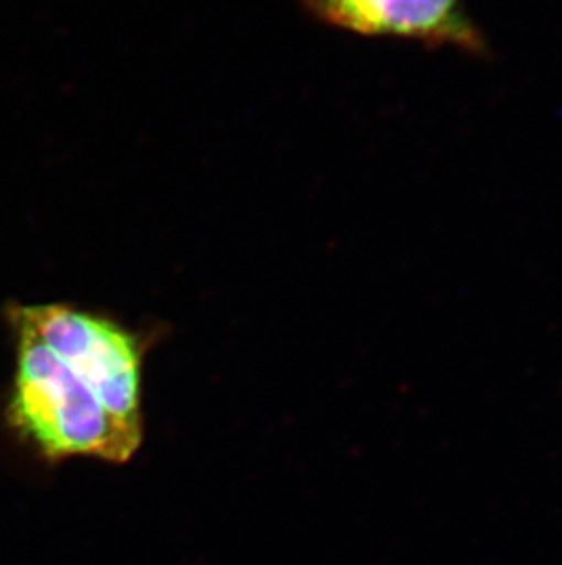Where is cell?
Segmentation results:
<instances>
[{
	"label": "cell",
	"instance_id": "3",
	"mask_svg": "<svg viewBox=\"0 0 562 565\" xmlns=\"http://www.w3.org/2000/svg\"><path fill=\"white\" fill-rule=\"evenodd\" d=\"M318 21L366 38H397L428 49L489 54L464 0H300Z\"/></svg>",
	"mask_w": 562,
	"mask_h": 565
},
{
	"label": "cell",
	"instance_id": "1",
	"mask_svg": "<svg viewBox=\"0 0 562 565\" xmlns=\"http://www.w3.org/2000/svg\"><path fill=\"white\" fill-rule=\"evenodd\" d=\"M11 328L17 337L11 425L48 458L94 456L114 463L132 458L143 434L122 427L33 331L19 324Z\"/></svg>",
	"mask_w": 562,
	"mask_h": 565
},
{
	"label": "cell",
	"instance_id": "2",
	"mask_svg": "<svg viewBox=\"0 0 562 565\" xmlns=\"http://www.w3.org/2000/svg\"><path fill=\"white\" fill-rule=\"evenodd\" d=\"M8 320L33 331L63 359L122 427L143 434V344L133 331L69 305L11 306Z\"/></svg>",
	"mask_w": 562,
	"mask_h": 565
}]
</instances>
